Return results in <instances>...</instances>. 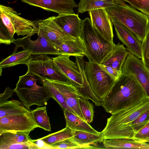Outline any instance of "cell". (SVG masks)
<instances>
[{
  "label": "cell",
  "instance_id": "cell-1",
  "mask_svg": "<svg viewBox=\"0 0 149 149\" xmlns=\"http://www.w3.org/2000/svg\"><path fill=\"white\" fill-rule=\"evenodd\" d=\"M146 96L140 84L134 77L122 73L100 103L106 112L112 115L137 105Z\"/></svg>",
  "mask_w": 149,
  "mask_h": 149
},
{
  "label": "cell",
  "instance_id": "cell-2",
  "mask_svg": "<svg viewBox=\"0 0 149 149\" xmlns=\"http://www.w3.org/2000/svg\"><path fill=\"white\" fill-rule=\"evenodd\" d=\"M149 109V97L137 105L112 114L101 132L104 139L114 138L133 139L134 132L130 125L132 121Z\"/></svg>",
  "mask_w": 149,
  "mask_h": 149
},
{
  "label": "cell",
  "instance_id": "cell-3",
  "mask_svg": "<svg viewBox=\"0 0 149 149\" xmlns=\"http://www.w3.org/2000/svg\"><path fill=\"white\" fill-rule=\"evenodd\" d=\"M115 5L105 8L110 18L116 20L142 42L149 25V16L121 0H114Z\"/></svg>",
  "mask_w": 149,
  "mask_h": 149
},
{
  "label": "cell",
  "instance_id": "cell-4",
  "mask_svg": "<svg viewBox=\"0 0 149 149\" xmlns=\"http://www.w3.org/2000/svg\"><path fill=\"white\" fill-rule=\"evenodd\" d=\"M81 37L86 49L85 56L89 61L101 64L112 51L114 43L106 40L92 26L91 19L82 20Z\"/></svg>",
  "mask_w": 149,
  "mask_h": 149
},
{
  "label": "cell",
  "instance_id": "cell-5",
  "mask_svg": "<svg viewBox=\"0 0 149 149\" xmlns=\"http://www.w3.org/2000/svg\"><path fill=\"white\" fill-rule=\"evenodd\" d=\"M39 78L26 73L19 77V79L14 89L24 106L29 110L32 105L38 107L47 105L51 97L44 86L38 85Z\"/></svg>",
  "mask_w": 149,
  "mask_h": 149
},
{
  "label": "cell",
  "instance_id": "cell-6",
  "mask_svg": "<svg viewBox=\"0 0 149 149\" xmlns=\"http://www.w3.org/2000/svg\"><path fill=\"white\" fill-rule=\"evenodd\" d=\"M1 22L13 40L14 34L18 36L25 35L31 37L38 32L39 21H33L19 15L17 12L10 7L0 5Z\"/></svg>",
  "mask_w": 149,
  "mask_h": 149
},
{
  "label": "cell",
  "instance_id": "cell-7",
  "mask_svg": "<svg viewBox=\"0 0 149 149\" xmlns=\"http://www.w3.org/2000/svg\"><path fill=\"white\" fill-rule=\"evenodd\" d=\"M27 73L39 79L43 78L71 84L70 81L54 67L53 60L46 54L31 55L26 64Z\"/></svg>",
  "mask_w": 149,
  "mask_h": 149
},
{
  "label": "cell",
  "instance_id": "cell-8",
  "mask_svg": "<svg viewBox=\"0 0 149 149\" xmlns=\"http://www.w3.org/2000/svg\"><path fill=\"white\" fill-rule=\"evenodd\" d=\"M84 69L93 93L101 102L109 92L116 81L97 63L89 61H85Z\"/></svg>",
  "mask_w": 149,
  "mask_h": 149
},
{
  "label": "cell",
  "instance_id": "cell-9",
  "mask_svg": "<svg viewBox=\"0 0 149 149\" xmlns=\"http://www.w3.org/2000/svg\"><path fill=\"white\" fill-rule=\"evenodd\" d=\"M70 57L68 55H60L52 58L54 67L70 81L82 96L83 80L77 64L71 60Z\"/></svg>",
  "mask_w": 149,
  "mask_h": 149
},
{
  "label": "cell",
  "instance_id": "cell-10",
  "mask_svg": "<svg viewBox=\"0 0 149 149\" xmlns=\"http://www.w3.org/2000/svg\"><path fill=\"white\" fill-rule=\"evenodd\" d=\"M122 73L130 75L140 84L149 97V71L142 60L129 53L123 66Z\"/></svg>",
  "mask_w": 149,
  "mask_h": 149
},
{
  "label": "cell",
  "instance_id": "cell-11",
  "mask_svg": "<svg viewBox=\"0 0 149 149\" xmlns=\"http://www.w3.org/2000/svg\"><path fill=\"white\" fill-rule=\"evenodd\" d=\"M37 127L30 111L25 113L0 118V134L6 132L30 133Z\"/></svg>",
  "mask_w": 149,
  "mask_h": 149
},
{
  "label": "cell",
  "instance_id": "cell-12",
  "mask_svg": "<svg viewBox=\"0 0 149 149\" xmlns=\"http://www.w3.org/2000/svg\"><path fill=\"white\" fill-rule=\"evenodd\" d=\"M38 25V35L49 40L56 49L65 42L77 38L66 33L55 21L54 16L40 21Z\"/></svg>",
  "mask_w": 149,
  "mask_h": 149
},
{
  "label": "cell",
  "instance_id": "cell-13",
  "mask_svg": "<svg viewBox=\"0 0 149 149\" xmlns=\"http://www.w3.org/2000/svg\"><path fill=\"white\" fill-rule=\"evenodd\" d=\"M38 35V38L35 40H32L31 37L28 36L15 39L13 42L15 45L13 53L17 52L19 47H21L30 50L32 55H59L57 49L49 40L42 36Z\"/></svg>",
  "mask_w": 149,
  "mask_h": 149
},
{
  "label": "cell",
  "instance_id": "cell-14",
  "mask_svg": "<svg viewBox=\"0 0 149 149\" xmlns=\"http://www.w3.org/2000/svg\"><path fill=\"white\" fill-rule=\"evenodd\" d=\"M88 12L93 27L106 40L113 43V24L105 9H98Z\"/></svg>",
  "mask_w": 149,
  "mask_h": 149
},
{
  "label": "cell",
  "instance_id": "cell-15",
  "mask_svg": "<svg viewBox=\"0 0 149 149\" xmlns=\"http://www.w3.org/2000/svg\"><path fill=\"white\" fill-rule=\"evenodd\" d=\"M110 18L118 39L126 46L129 53L141 59V42L133 33L120 22Z\"/></svg>",
  "mask_w": 149,
  "mask_h": 149
},
{
  "label": "cell",
  "instance_id": "cell-16",
  "mask_svg": "<svg viewBox=\"0 0 149 149\" xmlns=\"http://www.w3.org/2000/svg\"><path fill=\"white\" fill-rule=\"evenodd\" d=\"M30 5L56 13L59 15L74 13L78 5L73 0H21Z\"/></svg>",
  "mask_w": 149,
  "mask_h": 149
},
{
  "label": "cell",
  "instance_id": "cell-17",
  "mask_svg": "<svg viewBox=\"0 0 149 149\" xmlns=\"http://www.w3.org/2000/svg\"><path fill=\"white\" fill-rule=\"evenodd\" d=\"M49 80V79H48ZM63 96L68 106L80 118L85 121L81 111L79 99L82 96L77 89L71 84L49 80Z\"/></svg>",
  "mask_w": 149,
  "mask_h": 149
},
{
  "label": "cell",
  "instance_id": "cell-18",
  "mask_svg": "<svg viewBox=\"0 0 149 149\" xmlns=\"http://www.w3.org/2000/svg\"><path fill=\"white\" fill-rule=\"evenodd\" d=\"M55 21L68 35L77 38L81 36L82 20L74 13L54 16Z\"/></svg>",
  "mask_w": 149,
  "mask_h": 149
},
{
  "label": "cell",
  "instance_id": "cell-19",
  "mask_svg": "<svg viewBox=\"0 0 149 149\" xmlns=\"http://www.w3.org/2000/svg\"><path fill=\"white\" fill-rule=\"evenodd\" d=\"M74 134L71 138L79 145L80 148H104L98 144L99 143L103 142L104 140L101 132L100 134H95L81 131H74Z\"/></svg>",
  "mask_w": 149,
  "mask_h": 149
},
{
  "label": "cell",
  "instance_id": "cell-20",
  "mask_svg": "<svg viewBox=\"0 0 149 149\" xmlns=\"http://www.w3.org/2000/svg\"><path fill=\"white\" fill-rule=\"evenodd\" d=\"M129 52L123 44L114 45L113 51L101 64L109 66L122 74V69Z\"/></svg>",
  "mask_w": 149,
  "mask_h": 149
},
{
  "label": "cell",
  "instance_id": "cell-21",
  "mask_svg": "<svg viewBox=\"0 0 149 149\" xmlns=\"http://www.w3.org/2000/svg\"><path fill=\"white\" fill-rule=\"evenodd\" d=\"M102 143L105 148L149 149V143L137 141L132 139L114 138L104 139Z\"/></svg>",
  "mask_w": 149,
  "mask_h": 149
},
{
  "label": "cell",
  "instance_id": "cell-22",
  "mask_svg": "<svg viewBox=\"0 0 149 149\" xmlns=\"http://www.w3.org/2000/svg\"><path fill=\"white\" fill-rule=\"evenodd\" d=\"M57 49L60 55L70 56H83L86 52L85 46L80 37L74 40H68L58 46Z\"/></svg>",
  "mask_w": 149,
  "mask_h": 149
},
{
  "label": "cell",
  "instance_id": "cell-23",
  "mask_svg": "<svg viewBox=\"0 0 149 149\" xmlns=\"http://www.w3.org/2000/svg\"><path fill=\"white\" fill-rule=\"evenodd\" d=\"M66 126L73 131H81L95 134H99L101 132L94 129L86 121L66 109L64 111Z\"/></svg>",
  "mask_w": 149,
  "mask_h": 149
},
{
  "label": "cell",
  "instance_id": "cell-24",
  "mask_svg": "<svg viewBox=\"0 0 149 149\" xmlns=\"http://www.w3.org/2000/svg\"><path fill=\"white\" fill-rule=\"evenodd\" d=\"M83 56H77L75 57V62L79 68L83 80L82 97L87 100H90L97 106L101 105L100 101L93 93L87 79L84 71L85 61Z\"/></svg>",
  "mask_w": 149,
  "mask_h": 149
},
{
  "label": "cell",
  "instance_id": "cell-25",
  "mask_svg": "<svg viewBox=\"0 0 149 149\" xmlns=\"http://www.w3.org/2000/svg\"><path fill=\"white\" fill-rule=\"evenodd\" d=\"M31 55V52L27 49L13 52L11 55L1 61L0 68L12 67L20 64L26 65Z\"/></svg>",
  "mask_w": 149,
  "mask_h": 149
},
{
  "label": "cell",
  "instance_id": "cell-26",
  "mask_svg": "<svg viewBox=\"0 0 149 149\" xmlns=\"http://www.w3.org/2000/svg\"><path fill=\"white\" fill-rule=\"evenodd\" d=\"M29 111L19 101L15 100L8 101L0 105V118L25 113Z\"/></svg>",
  "mask_w": 149,
  "mask_h": 149
},
{
  "label": "cell",
  "instance_id": "cell-27",
  "mask_svg": "<svg viewBox=\"0 0 149 149\" xmlns=\"http://www.w3.org/2000/svg\"><path fill=\"white\" fill-rule=\"evenodd\" d=\"M113 0H80L78 5V11L82 13L101 8H106L115 5Z\"/></svg>",
  "mask_w": 149,
  "mask_h": 149
},
{
  "label": "cell",
  "instance_id": "cell-28",
  "mask_svg": "<svg viewBox=\"0 0 149 149\" xmlns=\"http://www.w3.org/2000/svg\"><path fill=\"white\" fill-rule=\"evenodd\" d=\"M39 80L41 84L46 88L51 98H52L56 101L63 111L65 109L67 110L77 116L68 106L62 94L49 80L42 78L40 79Z\"/></svg>",
  "mask_w": 149,
  "mask_h": 149
},
{
  "label": "cell",
  "instance_id": "cell-29",
  "mask_svg": "<svg viewBox=\"0 0 149 149\" xmlns=\"http://www.w3.org/2000/svg\"><path fill=\"white\" fill-rule=\"evenodd\" d=\"M29 132H6L0 134V146L31 141Z\"/></svg>",
  "mask_w": 149,
  "mask_h": 149
},
{
  "label": "cell",
  "instance_id": "cell-30",
  "mask_svg": "<svg viewBox=\"0 0 149 149\" xmlns=\"http://www.w3.org/2000/svg\"><path fill=\"white\" fill-rule=\"evenodd\" d=\"M32 117L38 127L48 131H51L49 118L47 113L46 107H38L30 111Z\"/></svg>",
  "mask_w": 149,
  "mask_h": 149
},
{
  "label": "cell",
  "instance_id": "cell-31",
  "mask_svg": "<svg viewBox=\"0 0 149 149\" xmlns=\"http://www.w3.org/2000/svg\"><path fill=\"white\" fill-rule=\"evenodd\" d=\"M74 135V131L66 126L62 130L36 140H41L46 145L50 146L54 143L71 137Z\"/></svg>",
  "mask_w": 149,
  "mask_h": 149
},
{
  "label": "cell",
  "instance_id": "cell-32",
  "mask_svg": "<svg viewBox=\"0 0 149 149\" xmlns=\"http://www.w3.org/2000/svg\"><path fill=\"white\" fill-rule=\"evenodd\" d=\"M79 102L81 111L86 121L88 123L92 122L94 116L93 104L88 100L81 97L79 98Z\"/></svg>",
  "mask_w": 149,
  "mask_h": 149
},
{
  "label": "cell",
  "instance_id": "cell-33",
  "mask_svg": "<svg viewBox=\"0 0 149 149\" xmlns=\"http://www.w3.org/2000/svg\"><path fill=\"white\" fill-rule=\"evenodd\" d=\"M141 42V47L143 62L149 71V25L145 38Z\"/></svg>",
  "mask_w": 149,
  "mask_h": 149
},
{
  "label": "cell",
  "instance_id": "cell-34",
  "mask_svg": "<svg viewBox=\"0 0 149 149\" xmlns=\"http://www.w3.org/2000/svg\"><path fill=\"white\" fill-rule=\"evenodd\" d=\"M149 122V109L143 113L130 123L134 133Z\"/></svg>",
  "mask_w": 149,
  "mask_h": 149
},
{
  "label": "cell",
  "instance_id": "cell-35",
  "mask_svg": "<svg viewBox=\"0 0 149 149\" xmlns=\"http://www.w3.org/2000/svg\"><path fill=\"white\" fill-rule=\"evenodd\" d=\"M39 149L41 148L31 141L0 146V149Z\"/></svg>",
  "mask_w": 149,
  "mask_h": 149
},
{
  "label": "cell",
  "instance_id": "cell-36",
  "mask_svg": "<svg viewBox=\"0 0 149 149\" xmlns=\"http://www.w3.org/2000/svg\"><path fill=\"white\" fill-rule=\"evenodd\" d=\"M149 16V0H121Z\"/></svg>",
  "mask_w": 149,
  "mask_h": 149
},
{
  "label": "cell",
  "instance_id": "cell-37",
  "mask_svg": "<svg viewBox=\"0 0 149 149\" xmlns=\"http://www.w3.org/2000/svg\"><path fill=\"white\" fill-rule=\"evenodd\" d=\"M52 149H72L80 148L79 145L71 137L56 143L50 146Z\"/></svg>",
  "mask_w": 149,
  "mask_h": 149
},
{
  "label": "cell",
  "instance_id": "cell-38",
  "mask_svg": "<svg viewBox=\"0 0 149 149\" xmlns=\"http://www.w3.org/2000/svg\"><path fill=\"white\" fill-rule=\"evenodd\" d=\"M133 139L139 142H148L149 141V122L134 133Z\"/></svg>",
  "mask_w": 149,
  "mask_h": 149
},
{
  "label": "cell",
  "instance_id": "cell-39",
  "mask_svg": "<svg viewBox=\"0 0 149 149\" xmlns=\"http://www.w3.org/2000/svg\"><path fill=\"white\" fill-rule=\"evenodd\" d=\"M98 65L115 81L118 79L122 74L111 66L102 64H98Z\"/></svg>",
  "mask_w": 149,
  "mask_h": 149
},
{
  "label": "cell",
  "instance_id": "cell-40",
  "mask_svg": "<svg viewBox=\"0 0 149 149\" xmlns=\"http://www.w3.org/2000/svg\"><path fill=\"white\" fill-rule=\"evenodd\" d=\"M14 92V89H11L9 87L6 88L4 91L0 94V105L8 101Z\"/></svg>",
  "mask_w": 149,
  "mask_h": 149
},
{
  "label": "cell",
  "instance_id": "cell-41",
  "mask_svg": "<svg viewBox=\"0 0 149 149\" xmlns=\"http://www.w3.org/2000/svg\"><path fill=\"white\" fill-rule=\"evenodd\" d=\"M149 141H148V142H149Z\"/></svg>",
  "mask_w": 149,
  "mask_h": 149
},
{
  "label": "cell",
  "instance_id": "cell-42",
  "mask_svg": "<svg viewBox=\"0 0 149 149\" xmlns=\"http://www.w3.org/2000/svg\"><path fill=\"white\" fill-rule=\"evenodd\" d=\"M148 142H149V141Z\"/></svg>",
  "mask_w": 149,
  "mask_h": 149
},
{
  "label": "cell",
  "instance_id": "cell-43",
  "mask_svg": "<svg viewBox=\"0 0 149 149\" xmlns=\"http://www.w3.org/2000/svg\"><path fill=\"white\" fill-rule=\"evenodd\" d=\"M113 0V1H114V0Z\"/></svg>",
  "mask_w": 149,
  "mask_h": 149
}]
</instances>
